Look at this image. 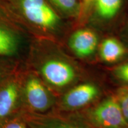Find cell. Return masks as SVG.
I'll list each match as a JSON object with an SVG mask.
<instances>
[{
	"mask_svg": "<svg viewBox=\"0 0 128 128\" xmlns=\"http://www.w3.org/2000/svg\"><path fill=\"white\" fill-rule=\"evenodd\" d=\"M122 0H95L96 12L100 17L110 19L116 15L122 6Z\"/></svg>",
	"mask_w": 128,
	"mask_h": 128,
	"instance_id": "30bf717a",
	"label": "cell"
},
{
	"mask_svg": "<svg viewBox=\"0 0 128 128\" xmlns=\"http://www.w3.org/2000/svg\"><path fill=\"white\" fill-rule=\"evenodd\" d=\"M41 72L48 83L58 87L70 84L76 78V72L72 66L59 60L46 61L41 67Z\"/></svg>",
	"mask_w": 128,
	"mask_h": 128,
	"instance_id": "277c9868",
	"label": "cell"
},
{
	"mask_svg": "<svg viewBox=\"0 0 128 128\" xmlns=\"http://www.w3.org/2000/svg\"><path fill=\"white\" fill-rule=\"evenodd\" d=\"M119 102L123 114L128 123V92L121 96Z\"/></svg>",
	"mask_w": 128,
	"mask_h": 128,
	"instance_id": "2e32d148",
	"label": "cell"
},
{
	"mask_svg": "<svg viewBox=\"0 0 128 128\" xmlns=\"http://www.w3.org/2000/svg\"><path fill=\"white\" fill-rule=\"evenodd\" d=\"M16 49V40L8 30L0 26V55H10Z\"/></svg>",
	"mask_w": 128,
	"mask_h": 128,
	"instance_id": "8fae6325",
	"label": "cell"
},
{
	"mask_svg": "<svg viewBox=\"0 0 128 128\" xmlns=\"http://www.w3.org/2000/svg\"><path fill=\"white\" fill-rule=\"evenodd\" d=\"M98 38L97 34L90 29H80L71 35L69 46L71 50L80 57L91 55L97 48Z\"/></svg>",
	"mask_w": 128,
	"mask_h": 128,
	"instance_id": "8992f818",
	"label": "cell"
},
{
	"mask_svg": "<svg viewBox=\"0 0 128 128\" xmlns=\"http://www.w3.org/2000/svg\"><path fill=\"white\" fill-rule=\"evenodd\" d=\"M79 18H84L88 15L95 4V0H80Z\"/></svg>",
	"mask_w": 128,
	"mask_h": 128,
	"instance_id": "4fadbf2b",
	"label": "cell"
},
{
	"mask_svg": "<svg viewBox=\"0 0 128 128\" xmlns=\"http://www.w3.org/2000/svg\"><path fill=\"white\" fill-rule=\"evenodd\" d=\"M18 85L14 81L7 82L0 88V122L13 111L18 98Z\"/></svg>",
	"mask_w": 128,
	"mask_h": 128,
	"instance_id": "ba28073f",
	"label": "cell"
},
{
	"mask_svg": "<svg viewBox=\"0 0 128 128\" xmlns=\"http://www.w3.org/2000/svg\"><path fill=\"white\" fill-rule=\"evenodd\" d=\"M98 90L93 84L86 83L73 88L64 96L63 104L69 108H77L87 104L96 97Z\"/></svg>",
	"mask_w": 128,
	"mask_h": 128,
	"instance_id": "52a82bcc",
	"label": "cell"
},
{
	"mask_svg": "<svg viewBox=\"0 0 128 128\" xmlns=\"http://www.w3.org/2000/svg\"><path fill=\"white\" fill-rule=\"evenodd\" d=\"M125 54V49L120 42L114 38H107L100 46V56L104 61L112 63L119 60Z\"/></svg>",
	"mask_w": 128,
	"mask_h": 128,
	"instance_id": "9c48e42d",
	"label": "cell"
},
{
	"mask_svg": "<svg viewBox=\"0 0 128 128\" xmlns=\"http://www.w3.org/2000/svg\"><path fill=\"white\" fill-rule=\"evenodd\" d=\"M24 119L28 128H92L81 120L65 117L27 113Z\"/></svg>",
	"mask_w": 128,
	"mask_h": 128,
	"instance_id": "3957f363",
	"label": "cell"
},
{
	"mask_svg": "<svg viewBox=\"0 0 128 128\" xmlns=\"http://www.w3.org/2000/svg\"><path fill=\"white\" fill-rule=\"evenodd\" d=\"M54 4L66 14L78 16L80 11L79 0H50Z\"/></svg>",
	"mask_w": 128,
	"mask_h": 128,
	"instance_id": "7c38bea8",
	"label": "cell"
},
{
	"mask_svg": "<svg viewBox=\"0 0 128 128\" xmlns=\"http://www.w3.org/2000/svg\"><path fill=\"white\" fill-rule=\"evenodd\" d=\"M24 94L28 106L36 113H43L50 106L51 99L47 89L36 76L28 78L25 84Z\"/></svg>",
	"mask_w": 128,
	"mask_h": 128,
	"instance_id": "5b68a950",
	"label": "cell"
},
{
	"mask_svg": "<svg viewBox=\"0 0 128 128\" xmlns=\"http://www.w3.org/2000/svg\"><path fill=\"white\" fill-rule=\"evenodd\" d=\"M0 128H28L24 119H14L11 120L0 122Z\"/></svg>",
	"mask_w": 128,
	"mask_h": 128,
	"instance_id": "5bb4252c",
	"label": "cell"
},
{
	"mask_svg": "<svg viewBox=\"0 0 128 128\" xmlns=\"http://www.w3.org/2000/svg\"><path fill=\"white\" fill-rule=\"evenodd\" d=\"M92 119L100 128H128L119 102L113 98L100 104L92 112Z\"/></svg>",
	"mask_w": 128,
	"mask_h": 128,
	"instance_id": "7a4b0ae2",
	"label": "cell"
},
{
	"mask_svg": "<svg viewBox=\"0 0 128 128\" xmlns=\"http://www.w3.org/2000/svg\"><path fill=\"white\" fill-rule=\"evenodd\" d=\"M114 74L119 79L128 82V62L118 66L115 70Z\"/></svg>",
	"mask_w": 128,
	"mask_h": 128,
	"instance_id": "9a60e30c",
	"label": "cell"
},
{
	"mask_svg": "<svg viewBox=\"0 0 128 128\" xmlns=\"http://www.w3.org/2000/svg\"></svg>",
	"mask_w": 128,
	"mask_h": 128,
	"instance_id": "e0dca14e",
	"label": "cell"
},
{
	"mask_svg": "<svg viewBox=\"0 0 128 128\" xmlns=\"http://www.w3.org/2000/svg\"><path fill=\"white\" fill-rule=\"evenodd\" d=\"M26 19L43 28H53L58 23L59 17L45 0H19Z\"/></svg>",
	"mask_w": 128,
	"mask_h": 128,
	"instance_id": "6da1fadb",
	"label": "cell"
}]
</instances>
